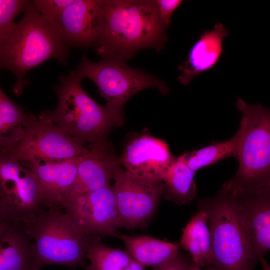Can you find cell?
<instances>
[{
	"mask_svg": "<svg viewBox=\"0 0 270 270\" xmlns=\"http://www.w3.org/2000/svg\"><path fill=\"white\" fill-rule=\"evenodd\" d=\"M101 28L94 47L101 58L126 61L143 48H164L166 28L156 0H101Z\"/></svg>",
	"mask_w": 270,
	"mask_h": 270,
	"instance_id": "cell-1",
	"label": "cell"
},
{
	"mask_svg": "<svg viewBox=\"0 0 270 270\" xmlns=\"http://www.w3.org/2000/svg\"><path fill=\"white\" fill-rule=\"evenodd\" d=\"M70 56L69 48L44 20L30 0L22 20L0 42V70L11 72L16 81L13 91L20 94L29 84L25 76L32 68L50 59L64 66Z\"/></svg>",
	"mask_w": 270,
	"mask_h": 270,
	"instance_id": "cell-2",
	"label": "cell"
},
{
	"mask_svg": "<svg viewBox=\"0 0 270 270\" xmlns=\"http://www.w3.org/2000/svg\"><path fill=\"white\" fill-rule=\"evenodd\" d=\"M60 206L43 207L22 222L32 242L31 270L58 264L86 268V234Z\"/></svg>",
	"mask_w": 270,
	"mask_h": 270,
	"instance_id": "cell-3",
	"label": "cell"
},
{
	"mask_svg": "<svg viewBox=\"0 0 270 270\" xmlns=\"http://www.w3.org/2000/svg\"><path fill=\"white\" fill-rule=\"evenodd\" d=\"M198 206L208 218L212 250L206 270H255L259 258L234 198L222 188L214 196L200 200Z\"/></svg>",
	"mask_w": 270,
	"mask_h": 270,
	"instance_id": "cell-4",
	"label": "cell"
},
{
	"mask_svg": "<svg viewBox=\"0 0 270 270\" xmlns=\"http://www.w3.org/2000/svg\"><path fill=\"white\" fill-rule=\"evenodd\" d=\"M242 112L235 175L222 186L232 193L270 190V112L238 98Z\"/></svg>",
	"mask_w": 270,
	"mask_h": 270,
	"instance_id": "cell-5",
	"label": "cell"
},
{
	"mask_svg": "<svg viewBox=\"0 0 270 270\" xmlns=\"http://www.w3.org/2000/svg\"><path fill=\"white\" fill-rule=\"evenodd\" d=\"M82 80L75 70L60 76V84L54 86L58 98L56 108L40 114L85 146H93L108 139L118 126L105 106L85 92Z\"/></svg>",
	"mask_w": 270,
	"mask_h": 270,
	"instance_id": "cell-6",
	"label": "cell"
},
{
	"mask_svg": "<svg viewBox=\"0 0 270 270\" xmlns=\"http://www.w3.org/2000/svg\"><path fill=\"white\" fill-rule=\"evenodd\" d=\"M75 70L82 79L88 78L96 85L106 100V108L118 126L124 123L125 104L136 93L156 88L166 96L170 90L162 80L142 70L130 68L122 60L101 58L98 62H92L83 56Z\"/></svg>",
	"mask_w": 270,
	"mask_h": 270,
	"instance_id": "cell-7",
	"label": "cell"
},
{
	"mask_svg": "<svg viewBox=\"0 0 270 270\" xmlns=\"http://www.w3.org/2000/svg\"><path fill=\"white\" fill-rule=\"evenodd\" d=\"M119 228H142L150 221L163 196L162 181L132 175L118 165L113 178Z\"/></svg>",
	"mask_w": 270,
	"mask_h": 270,
	"instance_id": "cell-8",
	"label": "cell"
},
{
	"mask_svg": "<svg viewBox=\"0 0 270 270\" xmlns=\"http://www.w3.org/2000/svg\"><path fill=\"white\" fill-rule=\"evenodd\" d=\"M0 202L9 214L19 222L43 208L34 174L6 152H0Z\"/></svg>",
	"mask_w": 270,
	"mask_h": 270,
	"instance_id": "cell-9",
	"label": "cell"
},
{
	"mask_svg": "<svg viewBox=\"0 0 270 270\" xmlns=\"http://www.w3.org/2000/svg\"><path fill=\"white\" fill-rule=\"evenodd\" d=\"M88 150V146L39 114L22 143L8 153L21 162L36 158L58 163L80 157Z\"/></svg>",
	"mask_w": 270,
	"mask_h": 270,
	"instance_id": "cell-10",
	"label": "cell"
},
{
	"mask_svg": "<svg viewBox=\"0 0 270 270\" xmlns=\"http://www.w3.org/2000/svg\"><path fill=\"white\" fill-rule=\"evenodd\" d=\"M62 206L90 236H116L120 228L113 185L74 196Z\"/></svg>",
	"mask_w": 270,
	"mask_h": 270,
	"instance_id": "cell-11",
	"label": "cell"
},
{
	"mask_svg": "<svg viewBox=\"0 0 270 270\" xmlns=\"http://www.w3.org/2000/svg\"><path fill=\"white\" fill-rule=\"evenodd\" d=\"M102 24L101 0H74L48 24L68 47H95Z\"/></svg>",
	"mask_w": 270,
	"mask_h": 270,
	"instance_id": "cell-12",
	"label": "cell"
},
{
	"mask_svg": "<svg viewBox=\"0 0 270 270\" xmlns=\"http://www.w3.org/2000/svg\"><path fill=\"white\" fill-rule=\"evenodd\" d=\"M174 158L166 142L146 132L136 134L128 142L118 162L132 175L162 181Z\"/></svg>",
	"mask_w": 270,
	"mask_h": 270,
	"instance_id": "cell-13",
	"label": "cell"
},
{
	"mask_svg": "<svg viewBox=\"0 0 270 270\" xmlns=\"http://www.w3.org/2000/svg\"><path fill=\"white\" fill-rule=\"evenodd\" d=\"M80 158L76 182L63 200L102 188L110 184L116 168L120 165L108 138L93 146Z\"/></svg>",
	"mask_w": 270,
	"mask_h": 270,
	"instance_id": "cell-14",
	"label": "cell"
},
{
	"mask_svg": "<svg viewBox=\"0 0 270 270\" xmlns=\"http://www.w3.org/2000/svg\"><path fill=\"white\" fill-rule=\"evenodd\" d=\"M80 158L58 163L36 158L20 162L36 178L43 207L62 206L63 200L76 182Z\"/></svg>",
	"mask_w": 270,
	"mask_h": 270,
	"instance_id": "cell-15",
	"label": "cell"
},
{
	"mask_svg": "<svg viewBox=\"0 0 270 270\" xmlns=\"http://www.w3.org/2000/svg\"><path fill=\"white\" fill-rule=\"evenodd\" d=\"M228 192L245 218L257 256L258 258L264 256L270 249V190L234 194Z\"/></svg>",
	"mask_w": 270,
	"mask_h": 270,
	"instance_id": "cell-16",
	"label": "cell"
},
{
	"mask_svg": "<svg viewBox=\"0 0 270 270\" xmlns=\"http://www.w3.org/2000/svg\"><path fill=\"white\" fill-rule=\"evenodd\" d=\"M228 34L220 23L216 24L212 30L204 31L190 48L187 60L178 68L179 82L188 85L196 76L215 66L223 52L222 41Z\"/></svg>",
	"mask_w": 270,
	"mask_h": 270,
	"instance_id": "cell-17",
	"label": "cell"
},
{
	"mask_svg": "<svg viewBox=\"0 0 270 270\" xmlns=\"http://www.w3.org/2000/svg\"><path fill=\"white\" fill-rule=\"evenodd\" d=\"M132 258L152 270H164L179 252L180 244L148 236L117 234Z\"/></svg>",
	"mask_w": 270,
	"mask_h": 270,
	"instance_id": "cell-18",
	"label": "cell"
},
{
	"mask_svg": "<svg viewBox=\"0 0 270 270\" xmlns=\"http://www.w3.org/2000/svg\"><path fill=\"white\" fill-rule=\"evenodd\" d=\"M36 118L10 98L0 86V152L16 148Z\"/></svg>",
	"mask_w": 270,
	"mask_h": 270,
	"instance_id": "cell-19",
	"label": "cell"
},
{
	"mask_svg": "<svg viewBox=\"0 0 270 270\" xmlns=\"http://www.w3.org/2000/svg\"><path fill=\"white\" fill-rule=\"evenodd\" d=\"M32 242L21 222L0 234V270H31Z\"/></svg>",
	"mask_w": 270,
	"mask_h": 270,
	"instance_id": "cell-20",
	"label": "cell"
},
{
	"mask_svg": "<svg viewBox=\"0 0 270 270\" xmlns=\"http://www.w3.org/2000/svg\"><path fill=\"white\" fill-rule=\"evenodd\" d=\"M180 246L188 252L192 262L207 267L212 260L211 238L206 214L202 211L194 216L182 229Z\"/></svg>",
	"mask_w": 270,
	"mask_h": 270,
	"instance_id": "cell-21",
	"label": "cell"
},
{
	"mask_svg": "<svg viewBox=\"0 0 270 270\" xmlns=\"http://www.w3.org/2000/svg\"><path fill=\"white\" fill-rule=\"evenodd\" d=\"M195 173L178 157L174 158L162 179V197L179 205L190 202L197 192Z\"/></svg>",
	"mask_w": 270,
	"mask_h": 270,
	"instance_id": "cell-22",
	"label": "cell"
},
{
	"mask_svg": "<svg viewBox=\"0 0 270 270\" xmlns=\"http://www.w3.org/2000/svg\"><path fill=\"white\" fill-rule=\"evenodd\" d=\"M240 139L238 130L230 139L222 142H214L202 148L182 154L178 158L189 168L196 172L199 169L222 160L236 158Z\"/></svg>",
	"mask_w": 270,
	"mask_h": 270,
	"instance_id": "cell-23",
	"label": "cell"
},
{
	"mask_svg": "<svg viewBox=\"0 0 270 270\" xmlns=\"http://www.w3.org/2000/svg\"><path fill=\"white\" fill-rule=\"evenodd\" d=\"M86 258L90 262L86 270H122L133 260L126 250L109 247L99 236L90 238Z\"/></svg>",
	"mask_w": 270,
	"mask_h": 270,
	"instance_id": "cell-24",
	"label": "cell"
},
{
	"mask_svg": "<svg viewBox=\"0 0 270 270\" xmlns=\"http://www.w3.org/2000/svg\"><path fill=\"white\" fill-rule=\"evenodd\" d=\"M30 1L0 0V42L12 30L16 17L24 10Z\"/></svg>",
	"mask_w": 270,
	"mask_h": 270,
	"instance_id": "cell-25",
	"label": "cell"
},
{
	"mask_svg": "<svg viewBox=\"0 0 270 270\" xmlns=\"http://www.w3.org/2000/svg\"><path fill=\"white\" fill-rule=\"evenodd\" d=\"M74 0H36L34 6L44 20L48 24L56 20L64 9Z\"/></svg>",
	"mask_w": 270,
	"mask_h": 270,
	"instance_id": "cell-26",
	"label": "cell"
},
{
	"mask_svg": "<svg viewBox=\"0 0 270 270\" xmlns=\"http://www.w3.org/2000/svg\"><path fill=\"white\" fill-rule=\"evenodd\" d=\"M156 1L160 17L167 28L170 24V18L173 12L183 1L182 0H157Z\"/></svg>",
	"mask_w": 270,
	"mask_h": 270,
	"instance_id": "cell-27",
	"label": "cell"
},
{
	"mask_svg": "<svg viewBox=\"0 0 270 270\" xmlns=\"http://www.w3.org/2000/svg\"><path fill=\"white\" fill-rule=\"evenodd\" d=\"M192 262L180 252L164 270H188Z\"/></svg>",
	"mask_w": 270,
	"mask_h": 270,
	"instance_id": "cell-28",
	"label": "cell"
},
{
	"mask_svg": "<svg viewBox=\"0 0 270 270\" xmlns=\"http://www.w3.org/2000/svg\"><path fill=\"white\" fill-rule=\"evenodd\" d=\"M19 222L14 220L5 210L0 202V234L12 223Z\"/></svg>",
	"mask_w": 270,
	"mask_h": 270,
	"instance_id": "cell-29",
	"label": "cell"
},
{
	"mask_svg": "<svg viewBox=\"0 0 270 270\" xmlns=\"http://www.w3.org/2000/svg\"><path fill=\"white\" fill-rule=\"evenodd\" d=\"M144 266L138 262L133 260L122 270H144Z\"/></svg>",
	"mask_w": 270,
	"mask_h": 270,
	"instance_id": "cell-30",
	"label": "cell"
},
{
	"mask_svg": "<svg viewBox=\"0 0 270 270\" xmlns=\"http://www.w3.org/2000/svg\"><path fill=\"white\" fill-rule=\"evenodd\" d=\"M259 261L261 262L264 270H270V266L264 256L259 258Z\"/></svg>",
	"mask_w": 270,
	"mask_h": 270,
	"instance_id": "cell-31",
	"label": "cell"
},
{
	"mask_svg": "<svg viewBox=\"0 0 270 270\" xmlns=\"http://www.w3.org/2000/svg\"><path fill=\"white\" fill-rule=\"evenodd\" d=\"M188 270H203L202 268L195 264L192 262Z\"/></svg>",
	"mask_w": 270,
	"mask_h": 270,
	"instance_id": "cell-32",
	"label": "cell"
}]
</instances>
